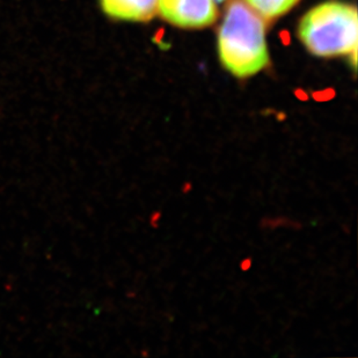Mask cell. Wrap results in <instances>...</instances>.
<instances>
[{
  "instance_id": "3",
  "label": "cell",
  "mask_w": 358,
  "mask_h": 358,
  "mask_svg": "<svg viewBox=\"0 0 358 358\" xmlns=\"http://www.w3.org/2000/svg\"><path fill=\"white\" fill-rule=\"evenodd\" d=\"M162 17L183 28H203L216 21L213 0H158Z\"/></svg>"
},
{
  "instance_id": "5",
  "label": "cell",
  "mask_w": 358,
  "mask_h": 358,
  "mask_svg": "<svg viewBox=\"0 0 358 358\" xmlns=\"http://www.w3.org/2000/svg\"><path fill=\"white\" fill-rule=\"evenodd\" d=\"M261 17L268 21L278 19L290 10L299 0H246Z\"/></svg>"
},
{
  "instance_id": "2",
  "label": "cell",
  "mask_w": 358,
  "mask_h": 358,
  "mask_svg": "<svg viewBox=\"0 0 358 358\" xmlns=\"http://www.w3.org/2000/svg\"><path fill=\"white\" fill-rule=\"evenodd\" d=\"M298 34L312 54H350L357 49V10L338 1L321 3L301 19Z\"/></svg>"
},
{
  "instance_id": "1",
  "label": "cell",
  "mask_w": 358,
  "mask_h": 358,
  "mask_svg": "<svg viewBox=\"0 0 358 358\" xmlns=\"http://www.w3.org/2000/svg\"><path fill=\"white\" fill-rule=\"evenodd\" d=\"M222 64L238 78L264 70L269 63L266 22L245 0H230L218 35Z\"/></svg>"
},
{
  "instance_id": "7",
  "label": "cell",
  "mask_w": 358,
  "mask_h": 358,
  "mask_svg": "<svg viewBox=\"0 0 358 358\" xmlns=\"http://www.w3.org/2000/svg\"><path fill=\"white\" fill-rule=\"evenodd\" d=\"M217 3H222V1H224V0H216Z\"/></svg>"
},
{
  "instance_id": "4",
  "label": "cell",
  "mask_w": 358,
  "mask_h": 358,
  "mask_svg": "<svg viewBox=\"0 0 358 358\" xmlns=\"http://www.w3.org/2000/svg\"><path fill=\"white\" fill-rule=\"evenodd\" d=\"M102 10L117 20L150 21L156 15L158 0H100Z\"/></svg>"
},
{
  "instance_id": "6",
  "label": "cell",
  "mask_w": 358,
  "mask_h": 358,
  "mask_svg": "<svg viewBox=\"0 0 358 358\" xmlns=\"http://www.w3.org/2000/svg\"><path fill=\"white\" fill-rule=\"evenodd\" d=\"M250 267H252V259H250V257H246V259H243V260L241 261V264H240L241 271H250Z\"/></svg>"
}]
</instances>
